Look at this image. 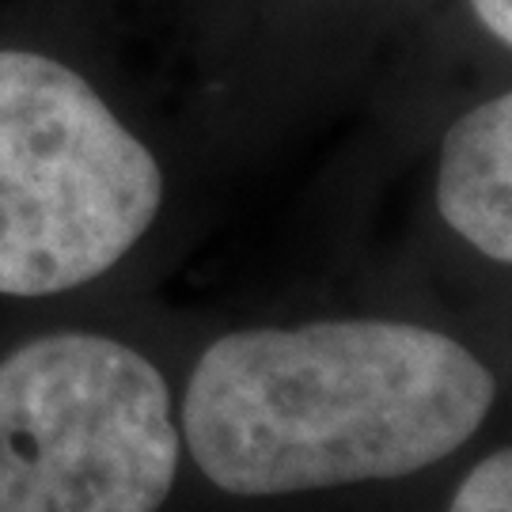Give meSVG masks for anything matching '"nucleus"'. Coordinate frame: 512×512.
I'll list each match as a JSON object with an SVG mask.
<instances>
[{
  "label": "nucleus",
  "instance_id": "f257e3e1",
  "mask_svg": "<svg viewBox=\"0 0 512 512\" xmlns=\"http://www.w3.org/2000/svg\"><path fill=\"white\" fill-rule=\"evenodd\" d=\"M497 399L471 349L418 323L323 319L224 334L194 365L183 437L224 494L277 497L418 475Z\"/></svg>",
  "mask_w": 512,
  "mask_h": 512
},
{
  "label": "nucleus",
  "instance_id": "f03ea898",
  "mask_svg": "<svg viewBox=\"0 0 512 512\" xmlns=\"http://www.w3.org/2000/svg\"><path fill=\"white\" fill-rule=\"evenodd\" d=\"M160 202L156 156L84 76L0 50V293L95 281L152 228Z\"/></svg>",
  "mask_w": 512,
  "mask_h": 512
},
{
  "label": "nucleus",
  "instance_id": "7ed1b4c3",
  "mask_svg": "<svg viewBox=\"0 0 512 512\" xmlns=\"http://www.w3.org/2000/svg\"><path fill=\"white\" fill-rule=\"evenodd\" d=\"M179 429L160 368L103 334L0 361V512H160Z\"/></svg>",
  "mask_w": 512,
  "mask_h": 512
},
{
  "label": "nucleus",
  "instance_id": "20e7f679",
  "mask_svg": "<svg viewBox=\"0 0 512 512\" xmlns=\"http://www.w3.org/2000/svg\"><path fill=\"white\" fill-rule=\"evenodd\" d=\"M437 205L459 239L512 266V92L478 103L448 129Z\"/></svg>",
  "mask_w": 512,
  "mask_h": 512
},
{
  "label": "nucleus",
  "instance_id": "39448f33",
  "mask_svg": "<svg viewBox=\"0 0 512 512\" xmlns=\"http://www.w3.org/2000/svg\"><path fill=\"white\" fill-rule=\"evenodd\" d=\"M448 512H512V448L475 463V471L459 482Z\"/></svg>",
  "mask_w": 512,
  "mask_h": 512
},
{
  "label": "nucleus",
  "instance_id": "423d86ee",
  "mask_svg": "<svg viewBox=\"0 0 512 512\" xmlns=\"http://www.w3.org/2000/svg\"><path fill=\"white\" fill-rule=\"evenodd\" d=\"M478 23L512 50V0H471Z\"/></svg>",
  "mask_w": 512,
  "mask_h": 512
}]
</instances>
